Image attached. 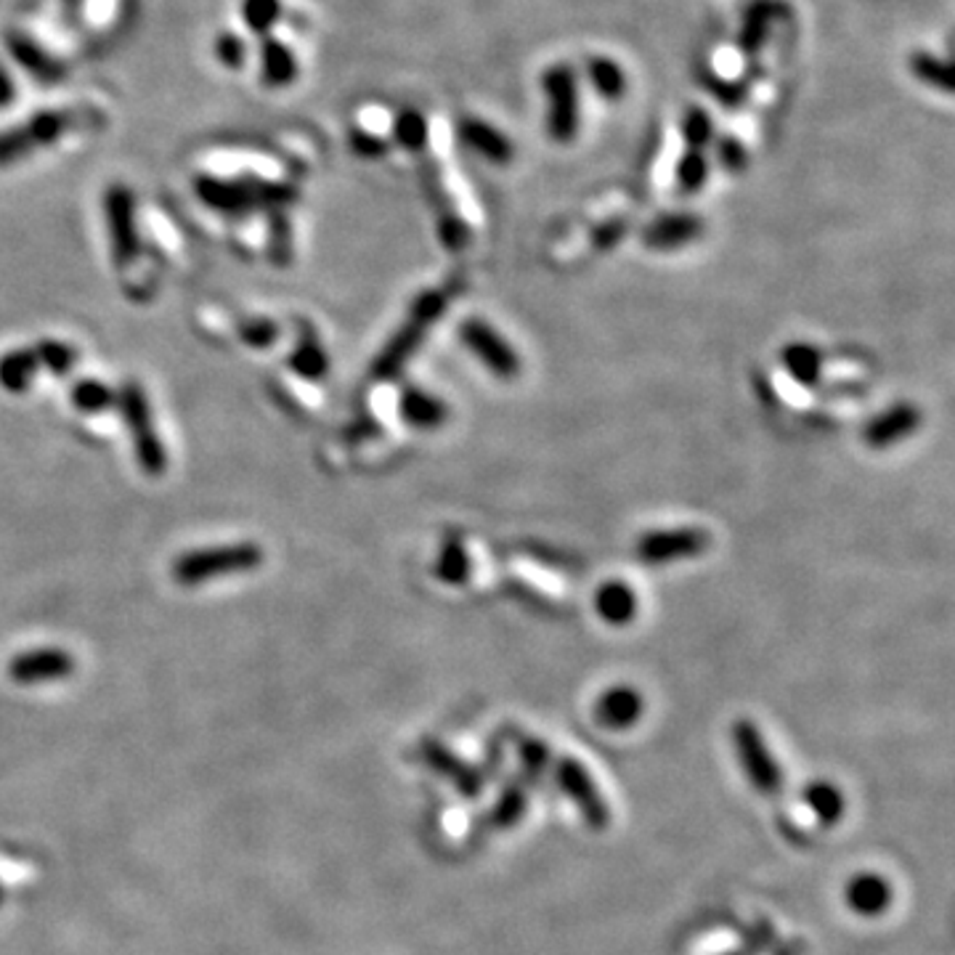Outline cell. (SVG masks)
<instances>
[{
	"label": "cell",
	"mask_w": 955,
	"mask_h": 955,
	"mask_svg": "<svg viewBox=\"0 0 955 955\" xmlns=\"http://www.w3.org/2000/svg\"><path fill=\"white\" fill-rule=\"evenodd\" d=\"M73 404L77 411H86V415H99V411L112 409L118 406V391L107 388L99 380H80L73 388Z\"/></svg>",
	"instance_id": "cell-30"
},
{
	"label": "cell",
	"mask_w": 955,
	"mask_h": 955,
	"mask_svg": "<svg viewBox=\"0 0 955 955\" xmlns=\"http://www.w3.org/2000/svg\"><path fill=\"white\" fill-rule=\"evenodd\" d=\"M526 810H528V783L520 776H515L509 778L505 789H502L492 815H489V823H492V828L496 831H509L523 821Z\"/></svg>",
	"instance_id": "cell-22"
},
{
	"label": "cell",
	"mask_w": 955,
	"mask_h": 955,
	"mask_svg": "<svg viewBox=\"0 0 955 955\" xmlns=\"http://www.w3.org/2000/svg\"><path fill=\"white\" fill-rule=\"evenodd\" d=\"M73 125V118L64 112H37L24 125L0 133V165H11L28 157L37 146H48L59 141Z\"/></svg>",
	"instance_id": "cell-9"
},
{
	"label": "cell",
	"mask_w": 955,
	"mask_h": 955,
	"mask_svg": "<svg viewBox=\"0 0 955 955\" xmlns=\"http://www.w3.org/2000/svg\"><path fill=\"white\" fill-rule=\"evenodd\" d=\"M709 178V163L703 157V152H690L677 167V184L685 191H699Z\"/></svg>",
	"instance_id": "cell-34"
},
{
	"label": "cell",
	"mask_w": 955,
	"mask_h": 955,
	"mask_svg": "<svg viewBox=\"0 0 955 955\" xmlns=\"http://www.w3.org/2000/svg\"><path fill=\"white\" fill-rule=\"evenodd\" d=\"M105 212L109 226V242H112L114 266L125 268L139 257V226H135V202L131 189L112 186L105 195Z\"/></svg>",
	"instance_id": "cell-10"
},
{
	"label": "cell",
	"mask_w": 955,
	"mask_h": 955,
	"mask_svg": "<svg viewBox=\"0 0 955 955\" xmlns=\"http://www.w3.org/2000/svg\"><path fill=\"white\" fill-rule=\"evenodd\" d=\"M592 608H595L600 622L608 624V627H629L640 611V597L632 590V584L622 582V579H608L595 590Z\"/></svg>",
	"instance_id": "cell-16"
},
{
	"label": "cell",
	"mask_w": 955,
	"mask_h": 955,
	"mask_svg": "<svg viewBox=\"0 0 955 955\" xmlns=\"http://www.w3.org/2000/svg\"><path fill=\"white\" fill-rule=\"evenodd\" d=\"M802 802L810 806L812 815L817 817V823L825 828H834V825L844 817V793L836 789L831 780H812L804 786Z\"/></svg>",
	"instance_id": "cell-24"
},
{
	"label": "cell",
	"mask_w": 955,
	"mask_h": 955,
	"mask_svg": "<svg viewBox=\"0 0 955 955\" xmlns=\"http://www.w3.org/2000/svg\"><path fill=\"white\" fill-rule=\"evenodd\" d=\"M780 366L793 383L812 388L823 377V353L810 343H789L780 348Z\"/></svg>",
	"instance_id": "cell-21"
},
{
	"label": "cell",
	"mask_w": 955,
	"mask_h": 955,
	"mask_svg": "<svg viewBox=\"0 0 955 955\" xmlns=\"http://www.w3.org/2000/svg\"><path fill=\"white\" fill-rule=\"evenodd\" d=\"M11 99H14V83H11L9 73L0 67V107L11 105Z\"/></svg>",
	"instance_id": "cell-39"
},
{
	"label": "cell",
	"mask_w": 955,
	"mask_h": 955,
	"mask_svg": "<svg viewBox=\"0 0 955 955\" xmlns=\"http://www.w3.org/2000/svg\"><path fill=\"white\" fill-rule=\"evenodd\" d=\"M197 195L212 210L244 216L248 210H279L295 199L289 186L263 178H197Z\"/></svg>",
	"instance_id": "cell-1"
},
{
	"label": "cell",
	"mask_w": 955,
	"mask_h": 955,
	"mask_svg": "<svg viewBox=\"0 0 955 955\" xmlns=\"http://www.w3.org/2000/svg\"><path fill=\"white\" fill-rule=\"evenodd\" d=\"M595 722L603 731L624 733L632 731L645 714V699L637 688L613 685L597 695L595 701Z\"/></svg>",
	"instance_id": "cell-14"
},
{
	"label": "cell",
	"mask_w": 955,
	"mask_h": 955,
	"mask_svg": "<svg viewBox=\"0 0 955 955\" xmlns=\"http://www.w3.org/2000/svg\"><path fill=\"white\" fill-rule=\"evenodd\" d=\"M239 334H242V340L248 345L268 348L271 343H276V338H279V327L268 319H250L239 327Z\"/></svg>",
	"instance_id": "cell-35"
},
{
	"label": "cell",
	"mask_w": 955,
	"mask_h": 955,
	"mask_svg": "<svg viewBox=\"0 0 955 955\" xmlns=\"http://www.w3.org/2000/svg\"><path fill=\"white\" fill-rule=\"evenodd\" d=\"M894 892L879 874H857L844 887V902L863 919H879L892 905Z\"/></svg>",
	"instance_id": "cell-17"
},
{
	"label": "cell",
	"mask_w": 955,
	"mask_h": 955,
	"mask_svg": "<svg viewBox=\"0 0 955 955\" xmlns=\"http://www.w3.org/2000/svg\"><path fill=\"white\" fill-rule=\"evenodd\" d=\"M393 135H396L398 144L404 146V150L409 152H419L425 146V141H428V122L422 120V114L415 112V109H406L393 122Z\"/></svg>",
	"instance_id": "cell-32"
},
{
	"label": "cell",
	"mask_w": 955,
	"mask_h": 955,
	"mask_svg": "<svg viewBox=\"0 0 955 955\" xmlns=\"http://www.w3.org/2000/svg\"><path fill=\"white\" fill-rule=\"evenodd\" d=\"M118 409L122 411V419H125V428L131 430L135 460H139L141 470L150 478L163 475L167 468V454L157 430H154L152 406L146 402V393L141 391L139 383L131 380L118 391Z\"/></svg>",
	"instance_id": "cell-4"
},
{
	"label": "cell",
	"mask_w": 955,
	"mask_h": 955,
	"mask_svg": "<svg viewBox=\"0 0 955 955\" xmlns=\"http://www.w3.org/2000/svg\"><path fill=\"white\" fill-rule=\"evenodd\" d=\"M263 563L261 545L253 541H234V545L205 547V550L186 552L173 563V579L184 586H197L212 579L231 577V573L253 571Z\"/></svg>",
	"instance_id": "cell-3"
},
{
	"label": "cell",
	"mask_w": 955,
	"mask_h": 955,
	"mask_svg": "<svg viewBox=\"0 0 955 955\" xmlns=\"http://www.w3.org/2000/svg\"><path fill=\"white\" fill-rule=\"evenodd\" d=\"M398 415L415 430H438L449 419V406L436 393L409 385L398 396Z\"/></svg>",
	"instance_id": "cell-18"
},
{
	"label": "cell",
	"mask_w": 955,
	"mask_h": 955,
	"mask_svg": "<svg viewBox=\"0 0 955 955\" xmlns=\"http://www.w3.org/2000/svg\"><path fill=\"white\" fill-rule=\"evenodd\" d=\"M0 902H3V889H0Z\"/></svg>",
	"instance_id": "cell-40"
},
{
	"label": "cell",
	"mask_w": 955,
	"mask_h": 955,
	"mask_svg": "<svg viewBox=\"0 0 955 955\" xmlns=\"http://www.w3.org/2000/svg\"><path fill=\"white\" fill-rule=\"evenodd\" d=\"M571 75L566 69H550L545 77L550 105H558L560 99L566 105L550 109V135L558 141H571L577 135V94H571Z\"/></svg>",
	"instance_id": "cell-19"
},
{
	"label": "cell",
	"mask_w": 955,
	"mask_h": 955,
	"mask_svg": "<svg viewBox=\"0 0 955 955\" xmlns=\"http://www.w3.org/2000/svg\"><path fill=\"white\" fill-rule=\"evenodd\" d=\"M703 221L690 216V212H669V216L656 218L643 229V244L648 250L658 253H669V250L688 248L690 242L701 237Z\"/></svg>",
	"instance_id": "cell-15"
},
{
	"label": "cell",
	"mask_w": 955,
	"mask_h": 955,
	"mask_svg": "<svg viewBox=\"0 0 955 955\" xmlns=\"http://www.w3.org/2000/svg\"><path fill=\"white\" fill-rule=\"evenodd\" d=\"M32 351H35L37 364L45 366L51 374H67L73 372V366L77 364L75 348L59 343V340H43V343H37Z\"/></svg>",
	"instance_id": "cell-31"
},
{
	"label": "cell",
	"mask_w": 955,
	"mask_h": 955,
	"mask_svg": "<svg viewBox=\"0 0 955 955\" xmlns=\"http://www.w3.org/2000/svg\"><path fill=\"white\" fill-rule=\"evenodd\" d=\"M592 83H597V88L605 96H622L624 94V77L622 69L613 62H592Z\"/></svg>",
	"instance_id": "cell-36"
},
{
	"label": "cell",
	"mask_w": 955,
	"mask_h": 955,
	"mask_svg": "<svg viewBox=\"0 0 955 955\" xmlns=\"http://www.w3.org/2000/svg\"><path fill=\"white\" fill-rule=\"evenodd\" d=\"M443 308H447V298H443V293H438V289L417 295V300L411 303L409 308V319H406V325L393 334L391 343L380 351L377 359H374L372 377L377 380L396 377V374L406 366V361L415 356L417 348L422 345L425 334H428L430 327L436 325L438 316L443 314Z\"/></svg>",
	"instance_id": "cell-2"
},
{
	"label": "cell",
	"mask_w": 955,
	"mask_h": 955,
	"mask_svg": "<svg viewBox=\"0 0 955 955\" xmlns=\"http://www.w3.org/2000/svg\"><path fill=\"white\" fill-rule=\"evenodd\" d=\"M6 45H9V54L14 56L30 75H35L37 80L54 83L64 75L62 64L56 62L48 51L41 48L35 41H30L28 35H22V32H9V35H6Z\"/></svg>",
	"instance_id": "cell-20"
},
{
	"label": "cell",
	"mask_w": 955,
	"mask_h": 955,
	"mask_svg": "<svg viewBox=\"0 0 955 955\" xmlns=\"http://www.w3.org/2000/svg\"><path fill=\"white\" fill-rule=\"evenodd\" d=\"M75 672L73 654L62 648H35L11 658L9 677L17 685H43V682L64 680Z\"/></svg>",
	"instance_id": "cell-13"
},
{
	"label": "cell",
	"mask_w": 955,
	"mask_h": 955,
	"mask_svg": "<svg viewBox=\"0 0 955 955\" xmlns=\"http://www.w3.org/2000/svg\"><path fill=\"white\" fill-rule=\"evenodd\" d=\"M422 759L430 770L438 772L441 778H447L460 797L478 799L483 793V786H486L483 772L478 770L473 761L462 759L460 754L451 751V748H447L443 744H438V740L433 738L422 740Z\"/></svg>",
	"instance_id": "cell-12"
},
{
	"label": "cell",
	"mask_w": 955,
	"mask_h": 955,
	"mask_svg": "<svg viewBox=\"0 0 955 955\" xmlns=\"http://www.w3.org/2000/svg\"><path fill=\"white\" fill-rule=\"evenodd\" d=\"M709 545H712V537L703 528H654L637 539L635 558L645 566H672L701 558Z\"/></svg>",
	"instance_id": "cell-7"
},
{
	"label": "cell",
	"mask_w": 955,
	"mask_h": 955,
	"mask_svg": "<svg viewBox=\"0 0 955 955\" xmlns=\"http://www.w3.org/2000/svg\"><path fill=\"white\" fill-rule=\"evenodd\" d=\"M441 242L447 244L449 250H460V248H464V244H468V239H470V229L464 223H460V221H454V218H447V221L441 223Z\"/></svg>",
	"instance_id": "cell-38"
},
{
	"label": "cell",
	"mask_w": 955,
	"mask_h": 955,
	"mask_svg": "<svg viewBox=\"0 0 955 955\" xmlns=\"http://www.w3.org/2000/svg\"><path fill=\"white\" fill-rule=\"evenodd\" d=\"M727 955H744V953H727Z\"/></svg>",
	"instance_id": "cell-41"
},
{
	"label": "cell",
	"mask_w": 955,
	"mask_h": 955,
	"mask_svg": "<svg viewBox=\"0 0 955 955\" xmlns=\"http://www.w3.org/2000/svg\"><path fill=\"white\" fill-rule=\"evenodd\" d=\"M470 571H473V560H470V552L464 550L462 541L457 537L443 539L433 566L438 582L447 586H462L470 582Z\"/></svg>",
	"instance_id": "cell-25"
},
{
	"label": "cell",
	"mask_w": 955,
	"mask_h": 955,
	"mask_svg": "<svg viewBox=\"0 0 955 955\" xmlns=\"http://www.w3.org/2000/svg\"><path fill=\"white\" fill-rule=\"evenodd\" d=\"M261 64H263V80L268 88H284L298 77V64H295L293 51L287 48L282 41L266 37L261 48Z\"/></svg>",
	"instance_id": "cell-26"
},
{
	"label": "cell",
	"mask_w": 955,
	"mask_h": 955,
	"mask_svg": "<svg viewBox=\"0 0 955 955\" xmlns=\"http://www.w3.org/2000/svg\"><path fill=\"white\" fill-rule=\"evenodd\" d=\"M460 133L464 144L473 146V152L481 154V157L492 160V163H507V160H513V144H509L494 125H486V122L481 120H464Z\"/></svg>",
	"instance_id": "cell-23"
},
{
	"label": "cell",
	"mask_w": 955,
	"mask_h": 955,
	"mask_svg": "<svg viewBox=\"0 0 955 955\" xmlns=\"http://www.w3.org/2000/svg\"><path fill=\"white\" fill-rule=\"evenodd\" d=\"M216 56L221 59L223 67H229V69L242 67V62H244L242 37L234 35V32H223V35L216 41Z\"/></svg>",
	"instance_id": "cell-37"
},
{
	"label": "cell",
	"mask_w": 955,
	"mask_h": 955,
	"mask_svg": "<svg viewBox=\"0 0 955 955\" xmlns=\"http://www.w3.org/2000/svg\"><path fill=\"white\" fill-rule=\"evenodd\" d=\"M921 422H924V415H921L919 406L900 402L879 411L874 419H868L866 428H863V441H866L868 449L887 451L919 433Z\"/></svg>",
	"instance_id": "cell-11"
},
{
	"label": "cell",
	"mask_w": 955,
	"mask_h": 955,
	"mask_svg": "<svg viewBox=\"0 0 955 955\" xmlns=\"http://www.w3.org/2000/svg\"><path fill=\"white\" fill-rule=\"evenodd\" d=\"M282 0H244L242 19L255 35H268V30L279 22Z\"/></svg>",
	"instance_id": "cell-33"
},
{
	"label": "cell",
	"mask_w": 955,
	"mask_h": 955,
	"mask_svg": "<svg viewBox=\"0 0 955 955\" xmlns=\"http://www.w3.org/2000/svg\"><path fill=\"white\" fill-rule=\"evenodd\" d=\"M518 757H520V767H523L520 778L526 780L531 789L539 783L541 776H545V772L552 767V751L541 738H520Z\"/></svg>",
	"instance_id": "cell-29"
},
{
	"label": "cell",
	"mask_w": 955,
	"mask_h": 955,
	"mask_svg": "<svg viewBox=\"0 0 955 955\" xmlns=\"http://www.w3.org/2000/svg\"><path fill=\"white\" fill-rule=\"evenodd\" d=\"M733 748L735 757H738L740 767H744L746 778L751 780V786L757 789L761 797L776 799L783 793V770H780L778 759L772 757L770 746H767L765 735L759 733V727L751 720L740 716L733 725Z\"/></svg>",
	"instance_id": "cell-5"
},
{
	"label": "cell",
	"mask_w": 955,
	"mask_h": 955,
	"mask_svg": "<svg viewBox=\"0 0 955 955\" xmlns=\"http://www.w3.org/2000/svg\"><path fill=\"white\" fill-rule=\"evenodd\" d=\"M37 370H41V364H37L32 348H19V351L6 353L0 359V388L9 393H24L35 380Z\"/></svg>",
	"instance_id": "cell-27"
},
{
	"label": "cell",
	"mask_w": 955,
	"mask_h": 955,
	"mask_svg": "<svg viewBox=\"0 0 955 955\" xmlns=\"http://www.w3.org/2000/svg\"><path fill=\"white\" fill-rule=\"evenodd\" d=\"M460 340L470 353L478 359V364L486 372H492L500 380H515L523 370L520 353L509 343L500 329L489 325V321L473 319L460 325Z\"/></svg>",
	"instance_id": "cell-6"
},
{
	"label": "cell",
	"mask_w": 955,
	"mask_h": 955,
	"mask_svg": "<svg viewBox=\"0 0 955 955\" xmlns=\"http://www.w3.org/2000/svg\"><path fill=\"white\" fill-rule=\"evenodd\" d=\"M289 366H293V372H298L300 377H306V380L327 377L329 356H327L325 345L316 340V334L308 332L306 338L300 340L298 348L293 351V356H289Z\"/></svg>",
	"instance_id": "cell-28"
},
{
	"label": "cell",
	"mask_w": 955,
	"mask_h": 955,
	"mask_svg": "<svg viewBox=\"0 0 955 955\" xmlns=\"http://www.w3.org/2000/svg\"><path fill=\"white\" fill-rule=\"evenodd\" d=\"M555 780H558L560 791L571 799L579 810L582 821L592 831H605L611 825V810L605 797L600 793L595 778L577 757H558L555 759Z\"/></svg>",
	"instance_id": "cell-8"
}]
</instances>
